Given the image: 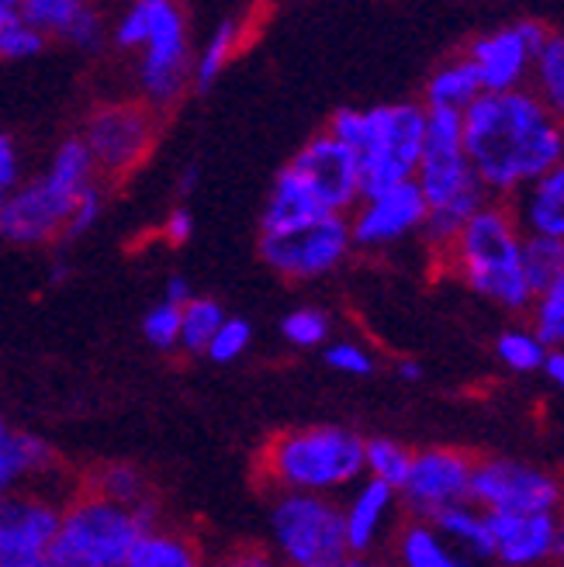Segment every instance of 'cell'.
I'll return each instance as SVG.
<instances>
[{"mask_svg": "<svg viewBox=\"0 0 564 567\" xmlns=\"http://www.w3.org/2000/svg\"><path fill=\"white\" fill-rule=\"evenodd\" d=\"M143 533L146 529L135 508L115 505L83 488L63 502L49 557L60 567H122Z\"/></svg>", "mask_w": 564, "mask_h": 567, "instance_id": "7", "label": "cell"}, {"mask_svg": "<svg viewBox=\"0 0 564 567\" xmlns=\"http://www.w3.org/2000/svg\"><path fill=\"white\" fill-rule=\"evenodd\" d=\"M461 146L492 202H510L564 163V132L530 87L478 97L461 115Z\"/></svg>", "mask_w": 564, "mask_h": 567, "instance_id": "1", "label": "cell"}, {"mask_svg": "<svg viewBox=\"0 0 564 567\" xmlns=\"http://www.w3.org/2000/svg\"><path fill=\"white\" fill-rule=\"evenodd\" d=\"M21 153H18V142L8 135V132H0V205L8 202V197L18 190L21 184Z\"/></svg>", "mask_w": 564, "mask_h": 567, "instance_id": "44", "label": "cell"}, {"mask_svg": "<svg viewBox=\"0 0 564 567\" xmlns=\"http://www.w3.org/2000/svg\"><path fill=\"white\" fill-rule=\"evenodd\" d=\"M468 502L485 516H530V513H561L564 481L544 467H533L510 457L474 461Z\"/></svg>", "mask_w": 564, "mask_h": 567, "instance_id": "9", "label": "cell"}, {"mask_svg": "<svg viewBox=\"0 0 564 567\" xmlns=\"http://www.w3.org/2000/svg\"><path fill=\"white\" fill-rule=\"evenodd\" d=\"M523 274H526V284L533 295L544 291L551 280L564 277V243L523 236Z\"/></svg>", "mask_w": 564, "mask_h": 567, "instance_id": "35", "label": "cell"}, {"mask_svg": "<svg viewBox=\"0 0 564 567\" xmlns=\"http://www.w3.org/2000/svg\"><path fill=\"white\" fill-rule=\"evenodd\" d=\"M291 174L305 184V190L316 197L322 215H350L360 197H363V181H360V159L350 153L343 142H336L329 132H319L305 142L288 163Z\"/></svg>", "mask_w": 564, "mask_h": 567, "instance_id": "13", "label": "cell"}, {"mask_svg": "<svg viewBox=\"0 0 564 567\" xmlns=\"http://www.w3.org/2000/svg\"><path fill=\"white\" fill-rule=\"evenodd\" d=\"M544 374H547L557 388H564V350H547Z\"/></svg>", "mask_w": 564, "mask_h": 567, "instance_id": "48", "label": "cell"}, {"mask_svg": "<svg viewBox=\"0 0 564 567\" xmlns=\"http://www.w3.org/2000/svg\"><path fill=\"white\" fill-rule=\"evenodd\" d=\"M150 35V0H139V4L125 8L115 24H111V42L125 52H139Z\"/></svg>", "mask_w": 564, "mask_h": 567, "instance_id": "40", "label": "cell"}, {"mask_svg": "<svg viewBox=\"0 0 564 567\" xmlns=\"http://www.w3.org/2000/svg\"><path fill=\"white\" fill-rule=\"evenodd\" d=\"M143 60H139V91L146 107L156 115L181 101L191 83V32L187 18L171 0H150V35L143 42Z\"/></svg>", "mask_w": 564, "mask_h": 567, "instance_id": "8", "label": "cell"}, {"mask_svg": "<svg viewBox=\"0 0 564 567\" xmlns=\"http://www.w3.org/2000/svg\"><path fill=\"white\" fill-rule=\"evenodd\" d=\"M326 132L360 159L363 197L402 187L416 177L427 142V107L416 101L332 111Z\"/></svg>", "mask_w": 564, "mask_h": 567, "instance_id": "3", "label": "cell"}, {"mask_svg": "<svg viewBox=\"0 0 564 567\" xmlns=\"http://www.w3.org/2000/svg\"><path fill=\"white\" fill-rule=\"evenodd\" d=\"M495 353H499V360H502L505 367H510V371H516V374L544 371V360H547V347L541 343L537 336L530 332V326H526V329H520V326L505 329V332L495 339Z\"/></svg>", "mask_w": 564, "mask_h": 567, "instance_id": "37", "label": "cell"}, {"mask_svg": "<svg viewBox=\"0 0 564 567\" xmlns=\"http://www.w3.org/2000/svg\"><path fill=\"white\" fill-rule=\"evenodd\" d=\"M492 557L505 567H537L564 560V526L557 513L489 516Z\"/></svg>", "mask_w": 564, "mask_h": 567, "instance_id": "18", "label": "cell"}, {"mask_svg": "<svg viewBox=\"0 0 564 567\" xmlns=\"http://www.w3.org/2000/svg\"><path fill=\"white\" fill-rule=\"evenodd\" d=\"M394 557L399 567H468L458 550H450L440 533L422 523V519H406L394 536Z\"/></svg>", "mask_w": 564, "mask_h": 567, "instance_id": "28", "label": "cell"}, {"mask_svg": "<svg viewBox=\"0 0 564 567\" xmlns=\"http://www.w3.org/2000/svg\"><path fill=\"white\" fill-rule=\"evenodd\" d=\"M260 471L277 492L336 498L363 481V436L347 425L277 433L260 453Z\"/></svg>", "mask_w": 564, "mask_h": 567, "instance_id": "4", "label": "cell"}, {"mask_svg": "<svg viewBox=\"0 0 564 567\" xmlns=\"http://www.w3.org/2000/svg\"><path fill=\"white\" fill-rule=\"evenodd\" d=\"M505 205H510L523 236L564 243V163L554 166L541 181L516 190Z\"/></svg>", "mask_w": 564, "mask_h": 567, "instance_id": "21", "label": "cell"}, {"mask_svg": "<svg viewBox=\"0 0 564 567\" xmlns=\"http://www.w3.org/2000/svg\"><path fill=\"white\" fill-rule=\"evenodd\" d=\"M194 298V291H191V284L181 277V274H174V277H166V295H163V301L166 305H174V308H184L187 301Z\"/></svg>", "mask_w": 564, "mask_h": 567, "instance_id": "47", "label": "cell"}, {"mask_svg": "<svg viewBox=\"0 0 564 567\" xmlns=\"http://www.w3.org/2000/svg\"><path fill=\"white\" fill-rule=\"evenodd\" d=\"M409 467H412V450L402 446L399 440L388 436L363 440V477L368 481H381L391 492H399L409 477Z\"/></svg>", "mask_w": 564, "mask_h": 567, "instance_id": "32", "label": "cell"}, {"mask_svg": "<svg viewBox=\"0 0 564 567\" xmlns=\"http://www.w3.org/2000/svg\"><path fill=\"white\" fill-rule=\"evenodd\" d=\"M399 374H402L406 381H419V378H422V367H419L416 360H402V363H399Z\"/></svg>", "mask_w": 564, "mask_h": 567, "instance_id": "50", "label": "cell"}, {"mask_svg": "<svg viewBox=\"0 0 564 567\" xmlns=\"http://www.w3.org/2000/svg\"><path fill=\"white\" fill-rule=\"evenodd\" d=\"M225 319H229V316H225V308L215 298H197L194 295L181 308V347L177 350H184V353H205Z\"/></svg>", "mask_w": 564, "mask_h": 567, "instance_id": "33", "label": "cell"}, {"mask_svg": "<svg viewBox=\"0 0 564 567\" xmlns=\"http://www.w3.org/2000/svg\"><path fill=\"white\" fill-rule=\"evenodd\" d=\"M557 519H561V526H564V505H561V513H557Z\"/></svg>", "mask_w": 564, "mask_h": 567, "instance_id": "54", "label": "cell"}, {"mask_svg": "<svg viewBox=\"0 0 564 567\" xmlns=\"http://www.w3.org/2000/svg\"><path fill=\"white\" fill-rule=\"evenodd\" d=\"M4 567H60V564H55L49 554H35V557H21L14 564H4Z\"/></svg>", "mask_w": 564, "mask_h": 567, "instance_id": "49", "label": "cell"}, {"mask_svg": "<svg viewBox=\"0 0 564 567\" xmlns=\"http://www.w3.org/2000/svg\"><path fill=\"white\" fill-rule=\"evenodd\" d=\"M194 233V215L187 208H174L171 215H166L163 221V239L171 246H184Z\"/></svg>", "mask_w": 564, "mask_h": 567, "instance_id": "45", "label": "cell"}, {"mask_svg": "<svg viewBox=\"0 0 564 567\" xmlns=\"http://www.w3.org/2000/svg\"><path fill=\"white\" fill-rule=\"evenodd\" d=\"M104 212V197H101V187H88L80 197H76V205L66 218V229H63V239H80L83 233H91L98 218Z\"/></svg>", "mask_w": 564, "mask_h": 567, "instance_id": "43", "label": "cell"}, {"mask_svg": "<svg viewBox=\"0 0 564 567\" xmlns=\"http://www.w3.org/2000/svg\"><path fill=\"white\" fill-rule=\"evenodd\" d=\"M83 146H88L98 174L122 177L143 163L156 142V111L143 101L101 104L83 122Z\"/></svg>", "mask_w": 564, "mask_h": 567, "instance_id": "10", "label": "cell"}, {"mask_svg": "<svg viewBox=\"0 0 564 567\" xmlns=\"http://www.w3.org/2000/svg\"><path fill=\"white\" fill-rule=\"evenodd\" d=\"M63 502L42 492H11L0 498V567L21 557L49 554L55 529H60Z\"/></svg>", "mask_w": 564, "mask_h": 567, "instance_id": "17", "label": "cell"}, {"mask_svg": "<svg viewBox=\"0 0 564 567\" xmlns=\"http://www.w3.org/2000/svg\"><path fill=\"white\" fill-rule=\"evenodd\" d=\"M474 295L510 311H530L533 291L523 274V233L505 202L478 208L443 257Z\"/></svg>", "mask_w": 564, "mask_h": 567, "instance_id": "5", "label": "cell"}, {"mask_svg": "<svg viewBox=\"0 0 564 567\" xmlns=\"http://www.w3.org/2000/svg\"><path fill=\"white\" fill-rule=\"evenodd\" d=\"M350 225L343 215H322L285 236H260V257L288 280L326 277L350 257Z\"/></svg>", "mask_w": 564, "mask_h": 567, "instance_id": "12", "label": "cell"}, {"mask_svg": "<svg viewBox=\"0 0 564 567\" xmlns=\"http://www.w3.org/2000/svg\"><path fill=\"white\" fill-rule=\"evenodd\" d=\"M343 505V533L350 557L368 560V554L384 540L391 519L399 516V492H391L381 481L363 477L360 485L350 488V498Z\"/></svg>", "mask_w": 564, "mask_h": 567, "instance_id": "19", "label": "cell"}, {"mask_svg": "<svg viewBox=\"0 0 564 567\" xmlns=\"http://www.w3.org/2000/svg\"><path fill=\"white\" fill-rule=\"evenodd\" d=\"M554 28L537 18H520L513 24H502L495 32L478 35L468 45V63L478 73L482 94H510L523 91L530 83L533 55L544 49Z\"/></svg>", "mask_w": 564, "mask_h": 567, "instance_id": "11", "label": "cell"}, {"mask_svg": "<svg viewBox=\"0 0 564 567\" xmlns=\"http://www.w3.org/2000/svg\"><path fill=\"white\" fill-rule=\"evenodd\" d=\"M21 14L45 42L60 39L76 49L94 52L107 39L104 14L91 4H80V0H24Z\"/></svg>", "mask_w": 564, "mask_h": 567, "instance_id": "20", "label": "cell"}, {"mask_svg": "<svg viewBox=\"0 0 564 567\" xmlns=\"http://www.w3.org/2000/svg\"><path fill=\"white\" fill-rule=\"evenodd\" d=\"M122 567H205V557L194 536L171 526H153L139 536Z\"/></svg>", "mask_w": 564, "mask_h": 567, "instance_id": "24", "label": "cell"}, {"mask_svg": "<svg viewBox=\"0 0 564 567\" xmlns=\"http://www.w3.org/2000/svg\"><path fill=\"white\" fill-rule=\"evenodd\" d=\"M340 567H375V564H368V560H360V557H350L347 564H340Z\"/></svg>", "mask_w": 564, "mask_h": 567, "instance_id": "53", "label": "cell"}, {"mask_svg": "<svg viewBox=\"0 0 564 567\" xmlns=\"http://www.w3.org/2000/svg\"><path fill=\"white\" fill-rule=\"evenodd\" d=\"M329 316L322 308H295L280 322V336L288 339L295 350H316L329 339Z\"/></svg>", "mask_w": 564, "mask_h": 567, "instance_id": "38", "label": "cell"}, {"mask_svg": "<svg viewBox=\"0 0 564 567\" xmlns=\"http://www.w3.org/2000/svg\"><path fill=\"white\" fill-rule=\"evenodd\" d=\"M42 177L52 184V187H60L63 194L70 197H80L88 187H94L98 181V169H94V159L88 153V146H83V138L73 135L66 142H60V146L52 150L45 169H42Z\"/></svg>", "mask_w": 564, "mask_h": 567, "instance_id": "30", "label": "cell"}, {"mask_svg": "<svg viewBox=\"0 0 564 567\" xmlns=\"http://www.w3.org/2000/svg\"><path fill=\"white\" fill-rule=\"evenodd\" d=\"M353 249H388L402 243L427 225V202L419 187L409 181L371 197H360V205L347 215Z\"/></svg>", "mask_w": 564, "mask_h": 567, "instance_id": "16", "label": "cell"}, {"mask_svg": "<svg viewBox=\"0 0 564 567\" xmlns=\"http://www.w3.org/2000/svg\"><path fill=\"white\" fill-rule=\"evenodd\" d=\"M249 343H253V326L243 319H225L222 329L215 332V339L208 343L205 357H212L215 363H233L249 350Z\"/></svg>", "mask_w": 564, "mask_h": 567, "instance_id": "41", "label": "cell"}, {"mask_svg": "<svg viewBox=\"0 0 564 567\" xmlns=\"http://www.w3.org/2000/svg\"><path fill=\"white\" fill-rule=\"evenodd\" d=\"M143 336L156 350H166V353L177 350L181 347V308L166 305V301L153 305L143 319Z\"/></svg>", "mask_w": 564, "mask_h": 567, "instance_id": "39", "label": "cell"}, {"mask_svg": "<svg viewBox=\"0 0 564 567\" xmlns=\"http://www.w3.org/2000/svg\"><path fill=\"white\" fill-rule=\"evenodd\" d=\"M482 97V83H478L474 66L468 63V55H454L443 66L433 70L427 80V91H422V107L427 111H464Z\"/></svg>", "mask_w": 564, "mask_h": 567, "instance_id": "26", "label": "cell"}, {"mask_svg": "<svg viewBox=\"0 0 564 567\" xmlns=\"http://www.w3.org/2000/svg\"><path fill=\"white\" fill-rule=\"evenodd\" d=\"M471 471H474V461L461 450L433 446V450L412 453L409 477L399 488V502L409 513V519L430 523L443 508L468 502Z\"/></svg>", "mask_w": 564, "mask_h": 567, "instance_id": "14", "label": "cell"}, {"mask_svg": "<svg viewBox=\"0 0 564 567\" xmlns=\"http://www.w3.org/2000/svg\"><path fill=\"white\" fill-rule=\"evenodd\" d=\"M316 218H322V208L316 205V197L305 190V184L285 166L274 177V187L267 194V205L260 215V236H285Z\"/></svg>", "mask_w": 564, "mask_h": 567, "instance_id": "23", "label": "cell"}, {"mask_svg": "<svg viewBox=\"0 0 564 567\" xmlns=\"http://www.w3.org/2000/svg\"><path fill=\"white\" fill-rule=\"evenodd\" d=\"M212 567H280L267 550H239V554H233V557H225V560H218V564H212Z\"/></svg>", "mask_w": 564, "mask_h": 567, "instance_id": "46", "label": "cell"}, {"mask_svg": "<svg viewBox=\"0 0 564 567\" xmlns=\"http://www.w3.org/2000/svg\"><path fill=\"white\" fill-rule=\"evenodd\" d=\"M526 316H530V332L547 350H564V277L551 280L544 291L533 295Z\"/></svg>", "mask_w": 564, "mask_h": 567, "instance_id": "34", "label": "cell"}, {"mask_svg": "<svg viewBox=\"0 0 564 567\" xmlns=\"http://www.w3.org/2000/svg\"><path fill=\"white\" fill-rule=\"evenodd\" d=\"M326 363L332 367V371L350 374V378L375 374V357L363 350L360 343H350V339H340V343L326 347Z\"/></svg>", "mask_w": 564, "mask_h": 567, "instance_id": "42", "label": "cell"}, {"mask_svg": "<svg viewBox=\"0 0 564 567\" xmlns=\"http://www.w3.org/2000/svg\"><path fill=\"white\" fill-rule=\"evenodd\" d=\"M526 87L564 132V32H551L544 49L533 55Z\"/></svg>", "mask_w": 564, "mask_h": 567, "instance_id": "29", "label": "cell"}, {"mask_svg": "<svg viewBox=\"0 0 564 567\" xmlns=\"http://www.w3.org/2000/svg\"><path fill=\"white\" fill-rule=\"evenodd\" d=\"M45 49V39L24 21L21 4L0 0V60H28Z\"/></svg>", "mask_w": 564, "mask_h": 567, "instance_id": "36", "label": "cell"}, {"mask_svg": "<svg viewBox=\"0 0 564 567\" xmlns=\"http://www.w3.org/2000/svg\"><path fill=\"white\" fill-rule=\"evenodd\" d=\"M243 35H246L243 18L229 14V18L215 21V28L208 32L205 45L197 49L194 63H191V83H194L197 91H212L215 87V80L222 76V70L229 66L236 49L243 45Z\"/></svg>", "mask_w": 564, "mask_h": 567, "instance_id": "27", "label": "cell"}, {"mask_svg": "<svg viewBox=\"0 0 564 567\" xmlns=\"http://www.w3.org/2000/svg\"><path fill=\"white\" fill-rule=\"evenodd\" d=\"M412 184L427 202L422 239L443 260L468 218L492 202L468 166L458 111H427V142H422Z\"/></svg>", "mask_w": 564, "mask_h": 567, "instance_id": "2", "label": "cell"}, {"mask_svg": "<svg viewBox=\"0 0 564 567\" xmlns=\"http://www.w3.org/2000/svg\"><path fill=\"white\" fill-rule=\"evenodd\" d=\"M270 557L280 567H340L350 560L340 498L277 492L270 502Z\"/></svg>", "mask_w": 564, "mask_h": 567, "instance_id": "6", "label": "cell"}, {"mask_svg": "<svg viewBox=\"0 0 564 567\" xmlns=\"http://www.w3.org/2000/svg\"><path fill=\"white\" fill-rule=\"evenodd\" d=\"M430 526L440 533V540L458 550L464 557H474V560H489L492 557V529H489V516L482 508H474L471 502H461V505H450L443 513H437L430 519Z\"/></svg>", "mask_w": 564, "mask_h": 567, "instance_id": "25", "label": "cell"}, {"mask_svg": "<svg viewBox=\"0 0 564 567\" xmlns=\"http://www.w3.org/2000/svg\"><path fill=\"white\" fill-rule=\"evenodd\" d=\"M197 184V169H184V181H181V190L191 194V187Z\"/></svg>", "mask_w": 564, "mask_h": 567, "instance_id": "51", "label": "cell"}, {"mask_svg": "<svg viewBox=\"0 0 564 567\" xmlns=\"http://www.w3.org/2000/svg\"><path fill=\"white\" fill-rule=\"evenodd\" d=\"M73 205L76 197L52 187L42 174L21 181L18 190L0 205V239L14 246H45L63 239Z\"/></svg>", "mask_w": 564, "mask_h": 567, "instance_id": "15", "label": "cell"}, {"mask_svg": "<svg viewBox=\"0 0 564 567\" xmlns=\"http://www.w3.org/2000/svg\"><path fill=\"white\" fill-rule=\"evenodd\" d=\"M66 277H70V267H66V264H55V267H52V280H60V284H63Z\"/></svg>", "mask_w": 564, "mask_h": 567, "instance_id": "52", "label": "cell"}, {"mask_svg": "<svg viewBox=\"0 0 564 567\" xmlns=\"http://www.w3.org/2000/svg\"><path fill=\"white\" fill-rule=\"evenodd\" d=\"M55 467V453L45 440L8 430L4 415H0V498L21 488V481L42 477Z\"/></svg>", "mask_w": 564, "mask_h": 567, "instance_id": "22", "label": "cell"}, {"mask_svg": "<svg viewBox=\"0 0 564 567\" xmlns=\"http://www.w3.org/2000/svg\"><path fill=\"white\" fill-rule=\"evenodd\" d=\"M88 492L115 502V505H125V508H139L153 502L150 498V485H146V474L139 471L135 464H101L91 481H88Z\"/></svg>", "mask_w": 564, "mask_h": 567, "instance_id": "31", "label": "cell"}]
</instances>
